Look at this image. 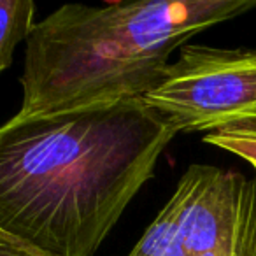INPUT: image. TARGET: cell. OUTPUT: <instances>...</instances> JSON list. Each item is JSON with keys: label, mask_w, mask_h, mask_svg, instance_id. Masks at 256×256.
<instances>
[{"label": "cell", "mask_w": 256, "mask_h": 256, "mask_svg": "<svg viewBox=\"0 0 256 256\" xmlns=\"http://www.w3.org/2000/svg\"><path fill=\"white\" fill-rule=\"evenodd\" d=\"M176 128L142 98L0 124V228L48 256H93Z\"/></svg>", "instance_id": "cell-1"}, {"label": "cell", "mask_w": 256, "mask_h": 256, "mask_svg": "<svg viewBox=\"0 0 256 256\" xmlns=\"http://www.w3.org/2000/svg\"><path fill=\"white\" fill-rule=\"evenodd\" d=\"M256 0H136L65 4L25 40L22 106L14 120L142 98L168 56L192 37L246 14Z\"/></svg>", "instance_id": "cell-2"}, {"label": "cell", "mask_w": 256, "mask_h": 256, "mask_svg": "<svg viewBox=\"0 0 256 256\" xmlns=\"http://www.w3.org/2000/svg\"><path fill=\"white\" fill-rule=\"evenodd\" d=\"M142 102L178 134L207 136L256 121V50L184 44Z\"/></svg>", "instance_id": "cell-3"}, {"label": "cell", "mask_w": 256, "mask_h": 256, "mask_svg": "<svg viewBox=\"0 0 256 256\" xmlns=\"http://www.w3.org/2000/svg\"><path fill=\"white\" fill-rule=\"evenodd\" d=\"M164 207L176 256H256V178L190 165Z\"/></svg>", "instance_id": "cell-4"}, {"label": "cell", "mask_w": 256, "mask_h": 256, "mask_svg": "<svg viewBox=\"0 0 256 256\" xmlns=\"http://www.w3.org/2000/svg\"><path fill=\"white\" fill-rule=\"evenodd\" d=\"M36 25L32 0H0V72L11 65L14 50L28 39Z\"/></svg>", "instance_id": "cell-5"}, {"label": "cell", "mask_w": 256, "mask_h": 256, "mask_svg": "<svg viewBox=\"0 0 256 256\" xmlns=\"http://www.w3.org/2000/svg\"><path fill=\"white\" fill-rule=\"evenodd\" d=\"M204 142L246 160L256 170V121L204 136Z\"/></svg>", "instance_id": "cell-6"}, {"label": "cell", "mask_w": 256, "mask_h": 256, "mask_svg": "<svg viewBox=\"0 0 256 256\" xmlns=\"http://www.w3.org/2000/svg\"><path fill=\"white\" fill-rule=\"evenodd\" d=\"M0 256H48L16 235L0 228Z\"/></svg>", "instance_id": "cell-7"}]
</instances>
